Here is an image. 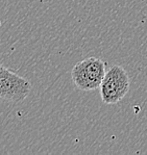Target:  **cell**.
I'll use <instances>...</instances> for the list:
<instances>
[{
  "label": "cell",
  "mask_w": 147,
  "mask_h": 155,
  "mask_svg": "<svg viewBox=\"0 0 147 155\" xmlns=\"http://www.w3.org/2000/svg\"><path fill=\"white\" fill-rule=\"evenodd\" d=\"M105 66L102 59L94 56L78 61L71 71L75 87L86 92L99 89L106 73Z\"/></svg>",
  "instance_id": "6da1fadb"
},
{
  "label": "cell",
  "mask_w": 147,
  "mask_h": 155,
  "mask_svg": "<svg viewBox=\"0 0 147 155\" xmlns=\"http://www.w3.org/2000/svg\"><path fill=\"white\" fill-rule=\"evenodd\" d=\"M130 79L127 72L119 65L112 66L106 71L100 85V96L105 104H116L129 93Z\"/></svg>",
  "instance_id": "7a4b0ae2"
},
{
  "label": "cell",
  "mask_w": 147,
  "mask_h": 155,
  "mask_svg": "<svg viewBox=\"0 0 147 155\" xmlns=\"http://www.w3.org/2000/svg\"><path fill=\"white\" fill-rule=\"evenodd\" d=\"M32 92V84L27 79L3 67L0 71V99L11 102L23 101Z\"/></svg>",
  "instance_id": "3957f363"
},
{
  "label": "cell",
  "mask_w": 147,
  "mask_h": 155,
  "mask_svg": "<svg viewBox=\"0 0 147 155\" xmlns=\"http://www.w3.org/2000/svg\"><path fill=\"white\" fill-rule=\"evenodd\" d=\"M3 67H4V66H2V65H1V64H0V71H1V70H2V68H3Z\"/></svg>",
  "instance_id": "277c9868"
}]
</instances>
